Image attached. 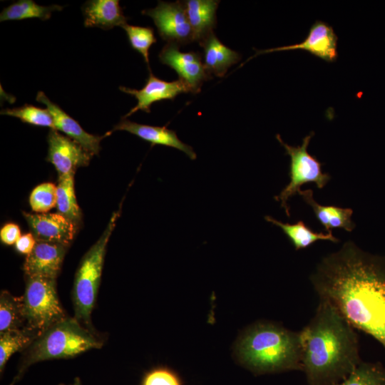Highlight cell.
<instances>
[{
    "mask_svg": "<svg viewBox=\"0 0 385 385\" xmlns=\"http://www.w3.org/2000/svg\"><path fill=\"white\" fill-rule=\"evenodd\" d=\"M310 280L319 299L332 304L355 329L385 349V256L349 241L321 260Z\"/></svg>",
    "mask_w": 385,
    "mask_h": 385,
    "instance_id": "obj_1",
    "label": "cell"
},
{
    "mask_svg": "<svg viewBox=\"0 0 385 385\" xmlns=\"http://www.w3.org/2000/svg\"><path fill=\"white\" fill-rule=\"evenodd\" d=\"M299 332L307 385L340 383L362 361L355 329L325 300Z\"/></svg>",
    "mask_w": 385,
    "mask_h": 385,
    "instance_id": "obj_2",
    "label": "cell"
},
{
    "mask_svg": "<svg viewBox=\"0 0 385 385\" xmlns=\"http://www.w3.org/2000/svg\"><path fill=\"white\" fill-rule=\"evenodd\" d=\"M237 361L255 375L302 371L300 332L282 324L260 321L239 337Z\"/></svg>",
    "mask_w": 385,
    "mask_h": 385,
    "instance_id": "obj_3",
    "label": "cell"
},
{
    "mask_svg": "<svg viewBox=\"0 0 385 385\" xmlns=\"http://www.w3.org/2000/svg\"><path fill=\"white\" fill-rule=\"evenodd\" d=\"M102 342L77 319L66 317L57 322L31 344L19 370L20 374L30 365L45 360L65 359L91 349L101 348Z\"/></svg>",
    "mask_w": 385,
    "mask_h": 385,
    "instance_id": "obj_4",
    "label": "cell"
},
{
    "mask_svg": "<svg viewBox=\"0 0 385 385\" xmlns=\"http://www.w3.org/2000/svg\"><path fill=\"white\" fill-rule=\"evenodd\" d=\"M119 210L114 212L101 236L89 249L78 268L73 289L75 316L89 329L91 314L95 304L102 273L106 246Z\"/></svg>",
    "mask_w": 385,
    "mask_h": 385,
    "instance_id": "obj_5",
    "label": "cell"
},
{
    "mask_svg": "<svg viewBox=\"0 0 385 385\" xmlns=\"http://www.w3.org/2000/svg\"><path fill=\"white\" fill-rule=\"evenodd\" d=\"M23 313L25 326L39 337L66 317L58 298L56 279L26 277Z\"/></svg>",
    "mask_w": 385,
    "mask_h": 385,
    "instance_id": "obj_6",
    "label": "cell"
},
{
    "mask_svg": "<svg viewBox=\"0 0 385 385\" xmlns=\"http://www.w3.org/2000/svg\"><path fill=\"white\" fill-rule=\"evenodd\" d=\"M313 135L314 132H311L303 138L302 143L297 146L289 145L282 140L279 134L276 135L279 143L285 149V154L290 158L289 171L290 180L281 192L274 197V199L280 202L282 207L288 217L290 216L288 200L299 193L302 185L314 183L318 188L321 189L331 179L329 173L322 171L323 163L319 162L315 156L309 154L307 150Z\"/></svg>",
    "mask_w": 385,
    "mask_h": 385,
    "instance_id": "obj_7",
    "label": "cell"
},
{
    "mask_svg": "<svg viewBox=\"0 0 385 385\" xmlns=\"http://www.w3.org/2000/svg\"><path fill=\"white\" fill-rule=\"evenodd\" d=\"M142 14L153 19L158 34L168 43L180 46L194 41L183 1H159L156 7L144 10Z\"/></svg>",
    "mask_w": 385,
    "mask_h": 385,
    "instance_id": "obj_8",
    "label": "cell"
},
{
    "mask_svg": "<svg viewBox=\"0 0 385 385\" xmlns=\"http://www.w3.org/2000/svg\"><path fill=\"white\" fill-rule=\"evenodd\" d=\"M158 58L162 63L177 72L179 79L187 86L189 93H199L203 83L212 77L205 68L199 52H183L178 46L167 43L160 52Z\"/></svg>",
    "mask_w": 385,
    "mask_h": 385,
    "instance_id": "obj_9",
    "label": "cell"
},
{
    "mask_svg": "<svg viewBox=\"0 0 385 385\" xmlns=\"http://www.w3.org/2000/svg\"><path fill=\"white\" fill-rule=\"evenodd\" d=\"M338 37L332 26L327 22L317 20L310 27L305 39L296 44L284 46L265 50H257L255 55L247 61L260 54L274 51L304 50L327 62L337 61Z\"/></svg>",
    "mask_w": 385,
    "mask_h": 385,
    "instance_id": "obj_10",
    "label": "cell"
},
{
    "mask_svg": "<svg viewBox=\"0 0 385 385\" xmlns=\"http://www.w3.org/2000/svg\"><path fill=\"white\" fill-rule=\"evenodd\" d=\"M48 144L47 160L58 175L74 174L78 168L88 165L92 156L77 142L54 129L48 133Z\"/></svg>",
    "mask_w": 385,
    "mask_h": 385,
    "instance_id": "obj_11",
    "label": "cell"
},
{
    "mask_svg": "<svg viewBox=\"0 0 385 385\" xmlns=\"http://www.w3.org/2000/svg\"><path fill=\"white\" fill-rule=\"evenodd\" d=\"M119 88L121 91L134 96L138 100L137 105L124 115V118L139 110L150 113V106L153 103L164 100H173L182 93H189L187 86L180 79L165 81L155 76L151 71H150L145 86L140 90L124 86H120Z\"/></svg>",
    "mask_w": 385,
    "mask_h": 385,
    "instance_id": "obj_12",
    "label": "cell"
},
{
    "mask_svg": "<svg viewBox=\"0 0 385 385\" xmlns=\"http://www.w3.org/2000/svg\"><path fill=\"white\" fill-rule=\"evenodd\" d=\"M36 241L67 246L73 240L75 225L59 213L23 212Z\"/></svg>",
    "mask_w": 385,
    "mask_h": 385,
    "instance_id": "obj_13",
    "label": "cell"
},
{
    "mask_svg": "<svg viewBox=\"0 0 385 385\" xmlns=\"http://www.w3.org/2000/svg\"><path fill=\"white\" fill-rule=\"evenodd\" d=\"M66 252V247L61 245L36 241L24 264L26 277H41L56 279Z\"/></svg>",
    "mask_w": 385,
    "mask_h": 385,
    "instance_id": "obj_14",
    "label": "cell"
},
{
    "mask_svg": "<svg viewBox=\"0 0 385 385\" xmlns=\"http://www.w3.org/2000/svg\"><path fill=\"white\" fill-rule=\"evenodd\" d=\"M36 101L45 105L52 115L54 130L61 131L67 135L68 138L80 144L92 155L99 153L100 143L104 136L92 135L85 131L78 121L68 115L57 104L52 102L43 92H38Z\"/></svg>",
    "mask_w": 385,
    "mask_h": 385,
    "instance_id": "obj_15",
    "label": "cell"
},
{
    "mask_svg": "<svg viewBox=\"0 0 385 385\" xmlns=\"http://www.w3.org/2000/svg\"><path fill=\"white\" fill-rule=\"evenodd\" d=\"M113 130L128 131L150 143L153 145H161L178 149L185 153L192 160H195L197 157L191 146L182 142L178 138L175 131L166 127L139 124L122 118Z\"/></svg>",
    "mask_w": 385,
    "mask_h": 385,
    "instance_id": "obj_16",
    "label": "cell"
},
{
    "mask_svg": "<svg viewBox=\"0 0 385 385\" xmlns=\"http://www.w3.org/2000/svg\"><path fill=\"white\" fill-rule=\"evenodd\" d=\"M86 27L108 30L127 24V17L118 0H91L82 8Z\"/></svg>",
    "mask_w": 385,
    "mask_h": 385,
    "instance_id": "obj_17",
    "label": "cell"
},
{
    "mask_svg": "<svg viewBox=\"0 0 385 385\" xmlns=\"http://www.w3.org/2000/svg\"><path fill=\"white\" fill-rule=\"evenodd\" d=\"M183 3L193 31L194 41L200 44L213 34L217 24L216 11L220 1L188 0Z\"/></svg>",
    "mask_w": 385,
    "mask_h": 385,
    "instance_id": "obj_18",
    "label": "cell"
},
{
    "mask_svg": "<svg viewBox=\"0 0 385 385\" xmlns=\"http://www.w3.org/2000/svg\"><path fill=\"white\" fill-rule=\"evenodd\" d=\"M298 194L311 206L317 219L327 232H332L333 228H342L347 232H351L355 227V224L351 220L353 214L351 208L319 205L314 199L313 191L311 189L301 190Z\"/></svg>",
    "mask_w": 385,
    "mask_h": 385,
    "instance_id": "obj_19",
    "label": "cell"
},
{
    "mask_svg": "<svg viewBox=\"0 0 385 385\" xmlns=\"http://www.w3.org/2000/svg\"><path fill=\"white\" fill-rule=\"evenodd\" d=\"M204 48V65L212 76L223 77L241 55L224 45L213 33L200 44Z\"/></svg>",
    "mask_w": 385,
    "mask_h": 385,
    "instance_id": "obj_20",
    "label": "cell"
},
{
    "mask_svg": "<svg viewBox=\"0 0 385 385\" xmlns=\"http://www.w3.org/2000/svg\"><path fill=\"white\" fill-rule=\"evenodd\" d=\"M265 220L280 227L291 241L296 250L306 249L318 240H329L337 243L339 240L332 232H315L307 226L302 220L294 224L284 223L270 216H265Z\"/></svg>",
    "mask_w": 385,
    "mask_h": 385,
    "instance_id": "obj_21",
    "label": "cell"
},
{
    "mask_svg": "<svg viewBox=\"0 0 385 385\" xmlns=\"http://www.w3.org/2000/svg\"><path fill=\"white\" fill-rule=\"evenodd\" d=\"M63 9L59 5L41 6L32 0H20L3 9L0 14V21H18L31 18H38L46 21L51 18L55 11Z\"/></svg>",
    "mask_w": 385,
    "mask_h": 385,
    "instance_id": "obj_22",
    "label": "cell"
},
{
    "mask_svg": "<svg viewBox=\"0 0 385 385\" xmlns=\"http://www.w3.org/2000/svg\"><path fill=\"white\" fill-rule=\"evenodd\" d=\"M73 175H58L56 207L59 214L76 225L81 220V210L75 195Z\"/></svg>",
    "mask_w": 385,
    "mask_h": 385,
    "instance_id": "obj_23",
    "label": "cell"
},
{
    "mask_svg": "<svg viewBox=\"0 0 385 385\" xmlns=\"http://www.w3.org/2000/svg\"><path fill=\"white\" fill-rule=\"evenodd\" d=\"M38 334L27 327L0 333V371L11 356L32 344Z\"/></svg>",
    "mask_w": 385,
    "mask_h": 385,
    "instance_id": "obj_24",
    "label": "cell"
},
{
    "mask_svg": "<svg viewBox=\"0 0 385 385\" xmlns=\"http://www.w3.org/2000/svg\"><path fill=\"white\" fill-rule=\"evenodd\" d=\"M25 322L23 313V297L12 296L2 291L0 297V333L22 328Z\"/></svg>",
    "mask_w": 385,
    "mask_h": 385,
    "instance_id": "obj_25",
    "label": "cell"
},
{
    "mask_svg": "<svg viewBox=\"0 0 385 385\" xmlns=\"http://www.w3.org/2000/svg\"><path fill=\"white\" fill-rule=\"evenodd\" d=\"M334 385H385V365L362 361L344 381Z\"/></svg>",
    "mask_w": 385,
    "mask_h": 385,
    "instance_id": "obj_26",
    "label": "cell"
},
{
    "mask_svg": "<svg viewBox=\"0 0 385 385\" xmlns=\"http://www.w3.org/2000/svg\"><path fill=\"white\" fill-rule=\"evenodd\" d=\"M1 114L17 118L30 125L54 129L53 119L47 108L24 104L21 107L3 109Z\"/></svg>",
    "mask_w": 385,
    "mask_h": 385,
    "instance_id": "obj_27",
    "label": "cell"
},
{
    "mask_svg": "<svg viewBox=\"0 0 385 385\" xmlns=\"http://www.w3.org/2000/svg\"><path fill=\"white\" fill-rule=\"evenodd\" d=\"M125 31L131 47L139 52L149 66V49L156 42L154 30L151 27H143L125 24L121 26Z\"/></svg>",
    "mask_w": 385,
    "mask_h": 385,
    "instance_id": "obj_28",
    "label": "cell"
},
{
    "mask_svg": "<svg viewBox=\"0 0 385 385\" xmlns=\"http://www.w3.org/2000/svg\"><path fill=\"white\" fill-rule=\"evenodd\" d=\"M29 203L33 211L46 213L56 205V186L51 183L38 185L31 192Z\"/></svg>",
    "mask_w": 385,
    "mask_h": 385,
    "instance_id": "obj_29",
    "label": "cell"
},
{
    "mask_svg": "<svg viewBox=\"0 0 385 385\" xmlns=\"http://www.w3.org/2000/svg\"><path fill=\"white\" fill-rule=\"evenodd\" d=\"M142 385H181L178 376L166 368H157L144 376Z\"/></svg>",
    "mask_w": 385,
    "mask_h": 385,
    "instance_id": "obj_30",
    "label": "cell"
},
{
    "mask_svg": "<svg viewBox=\"0 0 385 385\" xmlns=\"http://www.w3.org/2000/svg\"><path fill=\"white\" fill-rule=\"evenodd\" d=\"M21 236V230L14 223L5 225L0 231L1 242L9 245L16 243Z\"/></svg>",
    "mask_w": 385,
    "mask_h": 385,
    "instance_id": "obj_31",
    "label": "cell"
},
{
    "mask_svg": "<svg viewBox=\"0 0 385 385\" xmlns=\"http://www.w3.org/2000/svg\"><path fill=\"white\" fill-rule=\"evenodd\" d=\"M36 240L32 233H27L21 235L15 243L16 249L18 252L29 255L33 250Z\"/></svg>",
    "mask_w": 385,
    "mask_h": 385,
    "instance_id": "obj_32",
    "label": "cell"
},
{
    "mask_svg": "<svg viewBox=\"0 0 385 385\" xmlns=\"http://www.w3.org/2000/svg\"><path fill=\"white\" fill-rule=\"evenodd\" d=\"M60 385H64V384H60ZM70 385H81V381L78 378H76L74 381V382L72 384Z\"/></svg>",
    "mask_w": 385,
    "mask_h": 385,
    "instance_id": "obj_33",
    "label": "cell"
}]
</instances>
